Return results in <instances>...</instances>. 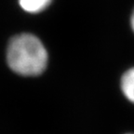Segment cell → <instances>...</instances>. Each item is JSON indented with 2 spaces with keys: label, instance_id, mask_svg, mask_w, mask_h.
Returning <instances> with one entry per match:
<instances>
[{
  "label": "cell",
  "instance_id": "1",
  "mask_svg": "<svg viewBox=\"0 0 134 134\" xmlns=\"http://www.w3.org/2000/svg\"><path fill=\"white\" fill-rule=\"evenodd\" d=\"M48 55L37 36L19 34L8 42L7 63L14 73L23 76H37L46 70Z\"/></svg>",
  "mask_w": 134,
  "mask_h": 134
},
{
  "label": "cell",
  "instance_id": "2",
  "mask_svg": "<svg viewBox=\"0 0 134 134\" xmlns=\"http://www.w3.org/2000/svg\"><path fill=\"white\" fill-rule=\"evenodd\" d=\"M121 90L124 96L134 103V67L126 71L122 75Z\"/></svg>",
  "mask_w": 134,
  "mask_h": 134
},
{
  "label": "cell",
  "instance_id": "3",
  "mask_svg": "<svg viewBox=\"0 0 134 134\" xmlns=\"http://www.w3.org/2000/svg\"><path fill=\"white\" fill-rule=\"evenodd\" d=\"M52 0H19L20 6L23 10L29 13H38L45 10Z\"/></svg>",
  "mask_w": 134,
  "mask_h": 134
},
{
  "label": "cell",
  "instance_id": "4",
  "mask_svg": "<svg viewBox=\"0 0 134 134\" xmlns=\"http://www.w3.org/2000/svg\"><path fill=\"white\" fill-rule=\"evenodd\" d=\"M130 25H131L132 31L134 32V9H133V12H132V14H131V18H130Z\"/></svg>",
  "mask_w": 134,
  "mask_h": 134
}]
</instances>
